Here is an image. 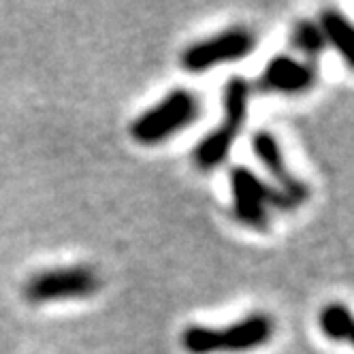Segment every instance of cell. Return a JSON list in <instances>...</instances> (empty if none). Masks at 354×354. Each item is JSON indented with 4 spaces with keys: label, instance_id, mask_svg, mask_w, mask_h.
<instances>
[{
    "label": "cell",
    "instance_id": "4",
    "mask_svg": "<svg viewBox=\"0 0 354 354\" xmlns=\"http://www.w3.org/2000/svg\"><path fill=\"white\" fill-rule=\"evenodd\" d=\"M229 182L233 196V216L252 231H267L273 209H295V205L280 190L267 184L250 167H233L229 173Z\"/></svg>",
    "mask_w": 354,
    "mask_h": 354
},
{
    "label": "cell",
    "instance_id": "8",
    "mask_svg": "<svg viewBox=\"0 0 354 354\" xmlns=\"http://www.w3.org/2000/svg\"><path fill=\"white\" fill-rule=\"evenodd\" d=\"M252 149H254V154L259 162L263 165V169L267 171V175H271L273 186L280 190L295 207L306 203L310 196V188L290 173L284 160V151L280 143H277V139L267 131H259L252 137Z\"/></svg>",
    "mask_w": 354,
    "mask_h": 354
},
{
    "label": "cell",
    "instance_id": "11",
    "mask_svg": "<svg viewBox=\"0 0 354 354\" xmlns=\"http://www.w3.org/2000/svg\"><path fill=\"white\" fill-rule=\"evenodd\" d=\"M290 43L297 52H301L306 58H310V62L320 58L326 49V41H324L318 24L314 19H299L292 28Z\"/></svg>",
    "mask_w": 354,
    "mask_h": 354
},
{
    "label": "cell",
    "instance_id": "1",
    "mask_svg": "<svg viewBox=\"0 0 354 354\" xmlns=\"http://www.w3.org/2000/svg\"><path fill=\"white\" fill-rule=\"evenodd\" d=\"M275 335V320L265 312L248 314L229 326H186L180 342L188 354H241L267 346Z\"/></svg>",
    "mask_w": 354,
    "mask_h": 354
},
{
    "label": "cell",
    "instance_id": "7",
    "mask_svg": "<svg viewBox=\"0 0 354 354\" xmlns=\"http://www.w3.org/2000/svg\"><path fill=\"white\" fill-rule=\"evenodd\" d=\"M318 73L314 62L299 60L290 54L273 56L259 77V88L271 94H286L297 96L314 88Z\"/></svg>",
    "mask_w": 354,
    "mask_h": 354
},
{
    "label": "cell",
    "instance_id": "3",
    "mask_svg": "<svg viewBox=\"0 0 354 354\" xmlns=\"http://www.w3.org/2000/svg\"><path fill=\"white\" fill-rule=\"evenodd\" d=\"M201 113V100L186 88H175L154 107L145 109L131 122V137L139 145H158L175 133L188 129Z\"/></svg>",
    "mask_w": 354,
    "mask_h": 354
},
{
    "label": "cell",
    "instance_id": "5",
    "mask_svg": "<svg viewBox=\"0 0 354 354\" xmlns=\"http://www.w3.org/2000/svg\"><path fill=\"white\" fill-rule=\"evenodd\" d=\"M100 290V275L90 265H66L43 269L28 277L21 288V295L32 306L56 301L88 299Z\"/></svg>",
    "mask_w": 354,
    "mask_h": 354
},
{
    "label": "cell",
    "instance_id": "2",
    "mask_svg": "<svg viewBox=\"0 0 354 354\" xmlns=\"http://www.w3.org/2000/svg\"><path fill=\"white\" fill-rule=\"evenodd\" d=\"M250 92L252 86L248 80L239 77H231L224 86V122L214 129L203 141H198L192 158L194 165L203 171H212L216 167H220L231 154V147L237 141L245 118H248V105H250Z\"/></svg>",
    "mask_w": 354,
    "mask_h": 354
},
{
    "label": "cell",
    "instance_id": "9",
    "mask_svg": "<svg viewBox=\"0 0 354 354\" xmlns=\"http://www.w3.org/2000/svg\"><path fill=\"white\" fill-rule=\"evenodd\" d=\"M316 24H318L326 45H331L344 58V62L352 68V64H354V35H352L350 19L337 9H322Z\"/></svg>",
    "mask_w": 354,
    "mask_h": 354
},
{
    "label": "cell",
    "instance_id": "6",
    "mask_svg": "<svg viewBox=\"0 0 354 354\" xmlns=\"http://www.w3.org/2000/svg\"><path fill=\"white\" fill-rule=\"evenodd\" d=\"M254 49L257 35L245 26H233L207 39H198L190 43L180 56V64L184 71L198 75L226 62H239L248 58Z\"/></svg>",
    "mask_w": 354,
    "mask_h": 354
},
{
    "label": "cell",
    "instance_id": "10",
    "mask_svg": "<svg viewBox=\"0 0 354 354\" xmlns=\"http://www.w3.org/2000/svg\"><path fill=\"white\" fill-rule=\"evenodd\" d=\"M318 326L331 342L348 344L352 339V312L344 303H328L318 314Z\"/></svg>",
    "mask_w": 354,
    "mask_h": 354
}]
</instances>
